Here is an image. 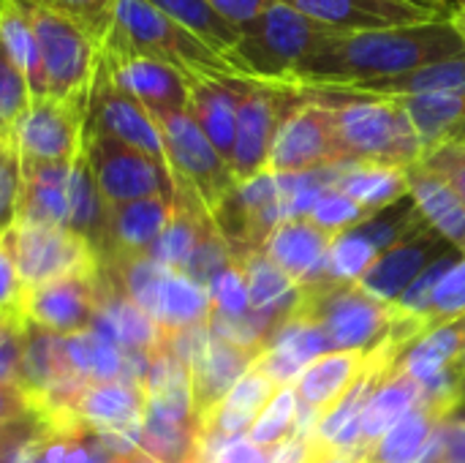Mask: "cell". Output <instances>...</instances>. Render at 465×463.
<instances>
[{
    "label": "cell",
    "instance_id": "obj_35",
    "mask_svg": "<svg viewBox=\"0 0 465 463\" xmlns=\"http://www.w3.org/2000/svg\"><path fill=\"white\" fill-rule=\"evenodd\" d=\"M68 199H71L68 229L76 237H82L98 257V251L104 246V232H106V202L95 186V177L90 172L84 153L74 161L71 183H68Z\"/></svg>",
    "mask_w": 465,
    "mask_h": 463
},
{
    "label": "cell",
    "instance_id": "obj_39",
    "mask_svg": "<svg viewBox=\"0 0 465 463\" xmlns=\"http://www.w3.org/2000/svg\"><path fill=\"white\" fill-rule=\"evenodd\" d=\"M33 101L27 79L14 68V63L0 52V142L14 150V134ZM16 153V150H14Z\"/></svg>",
    "mask_w": 465,
    "mask_h": 463
},
{
    "label": "cell",
    "instance_id": "obj_40",
    "mask_svg": "<svg viewBox=\"0 0 465 463\" xmlns=\"http://www.w3.org/2000/svg\"><path fill=\"white\" fill-rule=\"evenodd\" d=\"M322 232H327L330 237H338V235H346V232H351V229H357V226H362V224H368L371 221V216L351 199V196H346L341 188H327L322 196H319V202L313 205V210H311V216H308Z\"/></svg>",
    "mask_w": 465,
    "mask_h": 463
},
{
    "label": "cell",
    "instance_id": "obj_24",
    "mask_svg": "<svg viewBox=\"0 0 465 463\" xmlns=\"http://www.w3.org/2000/svg\"><path fill=\"white\" fill-rule=\"evenodd\" d=\"M368 360L371 352H327L313 360L294 382L300 407L322 420L360 379Z\"/></svg>",
    "mask_w": 465,
    "mask_h": 463
},
{
    "label": "cell",
    "instance_id": "obj_44",
    "mask_svg": "<svg viewBox=\"0 0 465 463\" xmlns=\"http://www.w3.org/2000/svg\"><path fill=\"white\" fill-rule=\"evenodd\" d=\"M420 164L430 169L433 175H439L465 205V142H452V145L428 150Z\"/></svg>",
    "mask_w": 465,
    "mask_h": 463
},
{
    "label": "cell",
    "instance_id": "obj_19",
    "mask_svg": "<svg viewBox=\"0 0 465 463\" xmlns=\"http://www.w3.org/2000/svg\"><path fill=\"white\" fill-rule=\"evenodd\" d=\"M248 76L240 74H193L188 76V112L213 147L232 164L237 139V109Z\"/></svg>",
    "mask_w": 465,
    "mask_h": 463
},
{
    "label": "cell",
    "instance_id": "obj_7",
    "mask_svg": "<svg viewBox=\"0 0 465 463\" xmlns=\"http://www.w3.org/2000/svg\"><path fill=\"white\" fill-rule=\"evenodd\" d=\"M155 120L163 136L166 166L172 172L174 186L193 191L202 199V205L213 213L237 186L229 161L213 147V142L204 136V131L196 126L188 109Z\"/></svg>",
    "mask_w": 465,
    "mask_h": 463
},
{
    "label": "cell",
    "instance_id": "obj_37",
    "mask_svg": "<svg viewBox=\"0 0 465 463\" xmlns=\"http://www.w3.org/2000/svg\"><path fill=\"white\" fill-rule=\"evenodd\" d=\"M297 412H300V401H297L294 385L281 388L272 396V401L262 409L256 423L251 426L248 439L270 453L283 448L286 442L297 437Z\"/></svg>",
    "mask_w": 465,
    "mask_h": 463
},
{
    "label": "cell",
    "instance_id": "obj_23",
    "mask_svg": "<svg viewBox=\"0 0 465 463\" xmlns=\"http://www.w3.org/2000/svg\"><path fill=\"white\" fill-rule=\"evenodd\" d=\"M335 237L322 232L311 218H286L264 243L267 259L294 284H308L324 273V262Z\"/></svg>",
    "mask_w": 465,
    "mask_h": 463
},
{
    "label": "cell",
    "instance_id": "obj_20",
    "mask_svg": "<svg viewBox=\"0 0 465 463\" xmlns=\"http://www.w3.org/2000/svg\"><path fill=\"white\" fill-rule=\"evenodd\" d=\"M174 199L169 196H147L125 205H106V232L104 246L98 251V262L142 257L161 237L166 224L172 221Z\"/></svg>",
    "mask_w": 465,
    "mask_h": 463
},
{
    "label": "cell",
    "instance_id": "obj_9",
    "mask_svg": "<svg viewBox=\"0 0 465 463\" xmlns=\"http://www.w3.org/2000/svg\"><path fill=\"white\" fill-rule=\"evenodd\" d=\"M84 158L106 205H125L147 196L174 199V180L169 166L109 134L87 128Z\"/></svg>",
    "mask_w": 465,
    "mask_h": 463
},
{
    "label": "cell",
    "instance_id": "obj_29",
    "mask_svg": "<svg viewBox=\"0 0 465 463\" xmlns=\"http://www.w3.org/2000/svg\"><path fill=\"white\" fill-rule=\"evenodd\" d=\"M406 109L425 153L441 145L465 142V90L398 98Z\"/></svg>",
    "mask_w": 465,
    "mask_h": 463
},
{
    "label": "cell",
    "instance_id": "obj_21",
    "mask_svg": "<svg viewBox=\"0 0 465 463\" xmlns=\"http://www.w3.org/2000/svg\"><path fill=\"white\" fill-rule=\"evenodd\" d=\"M74 161H27L19 158V202H16V221L27 226H52L68 229L71 221V183Z\"/></svg>",
    "mask_w": 465,
    "mask_h": 463
},
{
    "label": "cell",
    "instance_id": "obj_15",
    "mask_svg": "<svg viewBox=\"0 0 465 463\" xmlns=\"http://www.w3.org/2000/svg\"><path fill=\"white\" fill-rule=\"evenodd\" d=\"M452 246L433 229L428 221L417 226L409 237L381 251L368 273L357 281L362 292L392 306L439 257H444Z\"/></svg>",
    "mask_w": 465,
    "mask_h": 463
},
{
    "label": "cell",
    "instance_id": "obj_30",
    "mask_svg": "<svg viewBox=\"0 0 465 463\" xmlns=\"http://www.w3.org/2000/svg\"><path fill=\"white\" fill-rule=\"evenodd\" d=\"M465 349V317L444 322L417 338L398 360V371L411 377L420 388L444 377Z\"/></svg>",
    "mask_w": 465,
    "mask_h": 463
},
{
    "label": "cell",
    "instance_id": "obj_38",
    "mask_svg": "<svg viewBox=\"0 0 465 463\" xmlns=\"http://www.w3.org/2000/svg\"><path fill=\"white\" fill-rule=\"evenodd\" d=\"M376 257H379L376 246L365 235L351 229L332 240L322 276L338 284H357L368 273V267L376 262Z\"/></svg>",
    "mask_w": 465,
    "mask_h": 463
},
{
    "label": "cell",
    "instance_id": "obj_51",
    "mask_svg": "<svg viewBox=\"0 0 465 463\" xmlns=\"http://www.w3.org/2000/svg\"><path fill=\"white\" fill-rule=\"evenodd\" d=\"M409 3H414V5H420V8H428V11L439 14V16H450V14H452V8H450L447 0H409Z\"/></svg>",
    "mask_w": 465,
    "mask_h": 463
},
{
    "label": "cell",
    "instance_id": "obj_3",
    "mask_svg": "<svg viewBox=\"0 0 465 463\" xmlns=\"http://www.w3.org/2000/svg\"><path fill=\"white\" fill-rule=\"evenodd\" d=\"M104 57H150L183 74H237L223 55L147 0H114L112 25L101 46ZM242 76V74H240Z\"/></svg>",
    "mask_w": 465,
    "mask_h": 463
},
{
    "label": "cell",
    "instance_id": "obj_31",
    "mask_svg": "<svg viewBox=\"0 0 465 463\" xmlns=\"http://www.w3.org/2000/svg\"><path fill=\"white\" fill-rule=\"evenodd\" d=\"M335 188L351 196L373 218L387 207H395L398 199L409 196V172L401 166L343 164Z\"/></svg>",
    "mask_w": 465,
    "mask_h": 463
},
{
    "label": "cell",
    "instance_id": "obj_43",
    "mask_svg": "<svg viewBox=\"0 0 465 463\" xmlns=\"http://www.w3.org/2000/svg\"><path fill=\"white\" fill-rule=\"evenodd\" d=\"M27 3H41V5H49V8L71 16L104 46V38L112 25L114 0H27Z\"/></svg>",
    "mask_w": 465,
    "mask_h": 463
},
{
    "label": "cell",
    "instance_id": "obj_18",
    "mask_svg": "<svg viewBox=\"0 0 465 463\" xmlns=\"http://www.w3.org/2000/svg\"><path fill=\"white\" fill-rule=\"evenodd\" d=\"M335 33H362L444 19L409 0H281Z\"/></svg>",
    "mask_w": 465,
    "mask_h": 463
},
{
    "label": "cell",
    "instance_id": "obj_22",
    "mask_svg": "<svg viewBox=\"0 0 465 463\" xmlns=\"http://www.w3.org/2000/svg\"><path fill=\"white\" fill-rule=\"evenodd\" d=\"M259 355L242 347H234L221 338H210L204 355L191 368V398H193V418L202 423L226 401L232 388L248 374Z\"/></svg>",
    "mask_w": 465,
    "mask_h": 463
},
{
    "label": "cell",
    "instance_id": "obj_36",
    "mask_svg": "<svg viewBox=\"0 0 465 463\" xmlns=\"http://www.w3.org/2000/svg\"><path fill=\"white\" fill-rule=\"evenodd\" d=\"M166 16H172L177 25L191 30L196 38H202L210 49L218 55H229L240 38V30L232 27L207 0H147Z\"/></svg>",
    "mask_w": 465,
    "mask_h": 463
},
{
    "label": "cell",
    "instance_id": "obj_48",
    "mask_svg": "<svg viewBox=\"0 0 465 463\" xmlns=\"http://www.w3.org/2000/svg\"><path fill=\"white\" fill-rule=\"evenodd\" d=\"M33 412L30 401L25 398V393L14 385H0V428L14 423V420H22Z\"/></svg>",
    "mask_w": 465,
    "mask_h": 463
},
{
    "label": "cell",
    "instance_id": "obj_53",
    "mask_svg": "<svg viewBox=\"0 0 465 463\" xmlns=\"http://www.w3.org/2000/svg\"><path fill=\"white\" fill-rule=\"evenodd\" d=\"M450 3V8H458V5H463L465 0H447Z\"/></svg>",
    "mask_w": 465,
    "mask_h": 463
},
{
    "label": "cell",
    "instance_id": "obj_33",
    "mask_svg": "<svg viewBox=\"0 0 465 463\" xmlns=\"http://www.w3.org/2000/svg\"><path fill=\"white\" fill-rule=\"evenodd\" d=\"M0 52L27 79L33 98L44 96V74H41V60H38V44H35L30 8L25 0H0Z\"/></svg>",
    "mask_w": 465,
    "mask_h": 463
},
{
    "label": "cell",
    "instance_id": "obj_4",
    "mask_svg": "<svg viewBox=\"0 0 465 463\" xmlns=\"http://www.w3.org/2000/svg\"><path fill=\"white\" fill-rule=\"evenodd\" d=\"M330 35H335V30L308 19L281 0H272L251 25L240 30V38L226 60L248 79L289 85L300 63Z\"/></svg>",
    "mask_w": 465,
    "mask_h": 463
},
{
    "label": "cell",
    "instance_id": "obj_41",
    "mask_svg": "<svg viewBox=\"0 0 465 463\" xmlns=\"http://www.w3.org/2000/svg\"><path fill=\"white\" fill-rule=\"evenodd\" d=\"M213 311L229 319H240L251 314V300H248V284L240 262L226 265L210 284H207Z\"/></svg>",
    "mask_w": 465,
    "mask_h": 463
},
{
    "label": "cell",
    "instance_id": "obj_27",
    "mask_svg": "<svg viewBox=\"0 0 465 463\" xmlns=\"http://www.w3.org/2000/svg\"><path fill=\"white\" fill-rule=\"evenodd\" d=\"M444 423L447 420L441 412L420 401L360 458V463H422Z\"/></svg>",
    "mask_w": 465,
    "mask_h": 463
},
{
    "label": "cell",
    "instance_id": "obj_14",
    "mask_svg": "<svg viewBox=\"0 0 465 463\" xmlns=\"http://www.w3.org/2000/svg\"><path fill=\"white\" fill-rule=\"evenodd\" d=\"M98 297H101V276L95 267V270H82L54 278L35 289H22L19 314L30 325L65 338L90 330L98 314Z\"/></svg>",
    "mask_w": 465,
    "mask_h": 463
},
{
    "label": "cell",
    "instance_id": "obj_25",
    "mask_svg": "<svg viewBox=\"0 0 465 463\" xmlns=\"http://www.w3.org/2000/svg\"><path fill=\"white\" fill-rule=\"evenodd\" d=\"M409 172V196L422 213L428 226H433L455 251L465 257V205L460 196L430 169L414 164Z\"/></svg>",
    "mask_w": 465,
    "mask_h": 463
},
{
    "label": "cell",
    "instance_id": "obj_13",
    "mask_svg": "<svg viewBox=\"0 0 465 463\" xmlns=\"http://www.w3.org/2000/svg\"><path fill=\"white\" fill-rule=\"evenodd\" d=\"M327 166H341L335 120L330 106L305 98L281 126L270 150L267 172L275 177H292Z\"/></svg>",
    "mask_w": 465,
    "mask_h": 463
},
{
    "label": "cell",
    "instance_id": "obj_45",
    "mask_svg": "<svg viewBox=\"0 0 465 463\" xmlns=\"http://www.w3.org/2000/svg\"><path fill=\"white\" fill-rule=\"evenodd\" d=\"M270 458H272L270 450L253 445L248 437H237L226 442L221 450H215L207 463H270Z\"/></svg>",
    "mask_w": 465,
    "mask_h": 463
},
{
    "label": "cell",
    "instance_id": "obj_12",
    "mask_svg": "<svg viewBox=\"0 0 465 463\" xmlns=\"http://www.w3.org/2000/svg\"><path fill=\"white\" fill-rule=\"evenodd\" d=\"M90 101L35 96L22 115L14 150L27 161H76L84 153Z\"/></svg>",
    "mask_w": 465,
    "mask_h": 463
},
{
    "label": "cell",
    "instance_id": "obj_2",
    "mask_svg": "<svg viewBox=\"0 0 465 463\" xmlns=\"http://www.w3.org/2000/svg\"><path fill=\"white\" fill-rule=\"evenodd\" d=\"M305 98L330 106L341 164H379L409 169L425 147L398 98H379L330 87H300Z\"/></svg>",
    "mask_w": 465,
    "mask_h": 463
},
{
    "label": "cell",
    "instance_id": "obj_10",
    "mask_svg": "<svg viewBox=\"0 0 465 463\" xmlns=\"http://www.w3.org/2000/svg\"><path fill=\"white\" fill-rule=\"evenodd\" d=\"M210 216L221 237L226 240L232 259L245 262L251 254L264 251V243L283 221L281 180L270 172L242 180L226 194V199Z\"/></svg>",
    "mask_w": 465,
    "mask_h": 463
},
{
    "label": "cell",
    "instance_id": "obj_16",
    "mask_svg": "<svg viewBox=\"0 0 465 463\" xmlns=\"http://www.w3.org/2000/svg\"><path fill=\"white\" fill-rule=\"evenodd\" d=\"M87 128H95L101 134H109L144 156L166 164L163 136L158 128V120L125 90H120L104 71H98L93 96H90V112H87Z\"/></svg>",
    "mask_w": 465,
    "mask_h": 463
},
{
    "label": "cell",
    "instance_id": "obj_49",
    "mask_svg": "<svg viewBox=\"0 0 465 463\" xmlns=\"http://www.w3.org/2000/svg\"><path fill=\"white\" fill-rule=\"evenodd\" d=\"M452 377H455V390H458V404H460V412L465 409V349L460 352V357L455 360L452 366ZM458 412V415H460Z\"/></svg>",
    "mask_w": 465,
    "mask_h": 463
},
{
    "label": "cell",
    "instance_id": "obj_34",
    "mask_svg": "<svg viewBox=\"0 0 465 463\" xmlns=\"http://www.w3.org/2000/svg\"><path fill=\"white\" fill-rule=\"evenodd\" d=\"M210 314H213V300L207 287L196 284L180 270H169L155 311V322L163 330V336L207 325Z\"/></svg>",
    "mask_w": 465,
    "mask_h": 463
},
{
    "label": "cell",
    "instance_id": "obj_17",
    "mask_svg": "<svg viewBox=\"0 0 465 463\" xmlns=\"http://www.w3.org/2000/svg\"><path fill=\"white\" fill-rule=\"evenodd\" d=\"M101 71L128 96H134L153 117L188 109V74L150 57H104Z\"/></svg>",
    "mask_w": 465,
    "mask_h": 463
},
{
    "label": "cell",
    "instance_id": "obj_28",
    "mask_svg": "<svg viewBox=\"0 0 465 463\" xmlns=\"http://www.w3.org/2000/svg\"><path fill=\"white\" fill-rule=\"evenodd\" d=\"M74 415L90 426L104 431H142L144 418V393L125 382L112 385H90L76 407Z\"/></svg>",
    "mask_w": 465,
    "mask_h": 463
},
{
    "label": "cell",
    "instance_id": "obj_26",
    "mask_svg": "<svg viewBox=\"0 0 465 463\" xmlns=\"http://www.w3.org/2000/svg\"><path fill=\"white\" fill-rule=\"evenodd\" d=\"M422 401V388L398 371V366L384 377V382L371 396L362 418H360V434H357V458H362L401 418H406L417 404Z\"/></svg>",
    "mask_w": 465,
    "mask_h": 463
},
{
    "label": "cell",
    "instance_id": "obj_5",
    "mask_svg": "<svg viewBox=\"0 0 465 463\" xmlns=\"http://www.w3.org/2000/svg\"><path fill=\"white\" fill-rule=\"evenodd\" d=\"M292 317L319 325L330 352H373L392 327V306L357 284H338L324 276L300 287Z\"/></svg>",
    "mask_w": 465,
    "mask_h": 463
},
{
    "label": "cell",
    "instance_id": "obj_50",
    "mask_svg": "<svg viewBox=\"0 0 465 463\" xmlns=\"http://www.w3.org/2000/svg\"><path fill=\"white\" fill-rule=\"evenodd\" d=\"M305 463H360V458L346 456V453H311L308 450V461Z\"/></svg>",
    "mask_w": 465,
    "mask_h": 463
},
{
    "label": "cell",
    "instance_id": "obj_11",
    "mask_svg": "<svg viewBox=\"0 0 465 463\" xmlns=\"http://www.w3.org/2000/svg\"><path fill=\"white\" fill-rule=\"evenodd\" d=\"M3 240L16 265L22 289H35L54 278L98 267L95 251L71 229L14 224L3 232Z\"/></svg>",
    "mask_w": 465,
    "mask_h": 463
},
{
    "label": "cell",
    "instance_id": "obj_32",
    "mask_svg": "<svg viewBox=\"0 0 465 463\" xmlns=\"http://www.w3.org/2000/svg\"><path fill=\"white\" fill-rule=\"evenodd\" d=\"M242 265L251 311L272 317L275 322H286L300 303V284H294L281 267H275L264 251L251 254Z\"/></svg>",
    "mask_w": 465,
    "mask_h": 463
},
{
    "label": "cell",
    "instance_id": "obj_46",
    "mask_svg": "<svg viewBox=\"0 0 465 463\" xmlns=\"http://www.w3.org/2000/svg\"><path fill=\"white\" fill-rule=\"evenodd\" d=\"M232 27L242 30L245 25H251L272 0H207Z\"/></svg>",
    "mask_w": 465,
    "mask_h": 463
},
{
    "label": "cell",
    "instance_id": "obj_8",
    "mask_svg": "<svg viewBox=\"0 0 465 463\" xmlns=\"http://www.w3.org/2000/svg\"><path fill=\"white\" fill-rule=\"evenodd\" d=\"M302 101L305 98L294 85L248 79L237 109V139L229 164L237 183L267 172L275 136Z\"/></svg>",
    "mask_w": 465,
    "mask_h": 463
},
{
    "label": "cell",
    "instance_id": "obj_52",
    "mask_svg": "<svg viewBox=\"0 0 465 463\" xmlns=\"http://www.w3.org/2000/svg\"><path fill=\"white\" fill-rule=\"evenodd\" d=\"M450 22H452V27L458 30V35H460V41H463L465 46V3L463 5H458V8H452Z\"/></svg>",
    "mask_w": 465,
    "mask_h": 463
},
{
    "label": "cell",
    "instance_id": "obj_6",
    "mask_svg": "<svg viewBox=\"0 0 465 463\" xmlns=\"http://www.w3.org/2000/svg\"><path fill=\"white\" fill-rule=\"evenodd\" d=\"M27 8L38 44L44 96L90 101L104 60L101 44L79 22L49 5L27 3Z\"/></svg>",
    "mask_w": 465,
    "mask_h": 463
},
{
    "label": "cell",
    "instance_id": "obj_47",
    "mask_svg": "<svg viewBox=\"0 0 465 463\" xmlns=\"http://www.w3.org/2000/svg\"><path fill=\"white\" fill-rule=\"evenodd\" d=\"M19 297H22V281L16 276V265L8 254V246L0 235V311L19 308Z\"/></svg>",
    "mask_w": 465,
    "mask_h": 463
},
{
    "label": "cell",
    "instance_id": "obj_42",
    "mask_svg": "<svg viewBox=\"0 0 465 463\" xmlns=\"http://www.w3.org/2000/svg\"><path fill=\"white\" fill-rule=\"evenodd\" d=\"M458 317H465V257L458 265H452V270L436 287V295L425 317V333Z\"/></svg>",
    "mask_w": 465,
    "mask_h": 463
},
{
    "label": "cell",
    "instance_id": "obj_1",
    "mask_svg": "<svg viewBox=\"0 0 465 463\" xmlns=\"http://www.w3.org/2000/svg\"><path fill=\"white\" fill-rule=\"evenodd\" d=\"M463 52V41L450 16L403 27L335 33L300 63L289 85L351 87L360 82L390 79Z\"/></svg>",
    "mask_w": 465,
    "mask_h": 463
}]
</instances>
